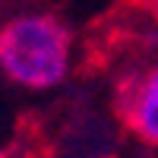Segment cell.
<instances>
[{"label": "cell", "mask_w": 158, "mask_h": 158, "mask_svg": "<svg viewBox=\"0 0 158 158\" xmlns=\"http://www.w3.org/2000/svg\"><path fill=\"white\" fill-rule=\"evenodd\" d=\"M70 29L57 16H16L0 29V70L25 89H51L70 70Z\"/></svg>", "instance_id": "1"}, {"label": "cell", "mask_w": 158, "mask_h": 158, "mask_svg": "<svg viewBox=\"0 0 158 158\" xmlns=\"http://www.w3.org/2000/svg\"><path fill=\"white\" fill-rule=\"evenodd\" d=\"M120 120L139 142L158 149V67L120 92Z\"/></svg>", "instance_id": "2"}]
</instances>
